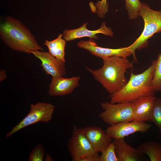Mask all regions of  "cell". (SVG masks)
Returning a JSON list of instances; mask_svg holds the SVG:
<instances>
[{
	"label": "cell",
	"mask_w": 161,
	"mask_h": 161,
	"mask_svg": "<svg viewBox=\"0 0 161 161\" xmlns=\"http://www.w3.org/2000/svg\"><path fill=\"white\" fill-rule=\"evenodd\" d=\"M101 58L103 65L101 68L93 70L86 67V69L111 95L126 85L128 81L125 73L127 69L132 68L133 63L127 57L112 56Z\"/></svg>",
	"instance_id": "obj_1"
},
{
	"label": "cell",
	"mask_w": 161,
	"mask_h": 161,
	"mask_svg": "<svg viewBox=\"0 0 161 161\" xmlns=\"http://www.w3.org/2000/svg\"><path fill=\"white\" fill-rule=\"evenodd\" d=\"M0 36L7 46L16 51L30 54L44 50L30 30L21 21L11 16L7 17L1 24Z\"/></svg>",
	"instance_id": "obj_2"
},
{
	"label": "cell",
	"mask_w": 161,
	"mask_h": 161,
	"mask_svg": "<svg viewBox=\"0 0 161 161\" xmlns=\"http://www.w3.org/2000/svg\"><path fill=\"white\" fill-rule=\"evenodd\" d=\"M156 60L143 72L135 74L131 72L129 79L120 90L110 95V102L112 103L132 102L145 96H154L156 92L152 83Z\"/></svg>",
	"instance_id": "obj_3"
},
{
	"label": "cell",
	"mask_w": 161,
	"mask_h": 161,
	"mask_svg": "<svg viewBox=\"0 0 161 161\" xmlns=\"http://www.w3.org/2000/svg\"><path fill=\"white\" fill-rule=\"evenodd\" d=\"M144 22V27L140 35L128 48L134 61H137L135 51L146 47L148 40L155 34L161 33V10L157 11L150 7L146 3H141L139 12Z\"/></svg>",
	"instance_id": "obj_4"
},
{
	"label": "cell",
	"mask_w": 161,
	"mask_h": 161,
	"mask_svg": "<svg viewBox=\"0 0 161 161\" xmlns=\"http://www.w3.org/2000/svg\"><path fill=\"white\" fill-rule=\"evenodd\" d=\"M55 108V106L50 103L39 102L30 104L28 114L6 134L7 138L28 126L40 122H48L52 119Z\"/></svg>",
	"instance_id": "obj_5"
},
{
	"label": "cell",
	"mask_w": 161,
	"mask_h": 161,
	"mask_svg": "<svg viewBox=\"0 0 161 161\" xmlns=\"http://www.w3.org/2000/svg\"><path fill=\"white\" fill-rule=\"evenodd\" d=\"M100 106L103 111L100 113L99 117L110 126L133 121L131 102L112 103L105 101L101 102Z\"/></svg>",
	"instance_id": "obj_6"
},
{
	"label": "cell",
	"mask_w": 161,
	"mask_h": 161,
	"mask_svg": "<svg viewBox=\"0 0 161 161\" xmlns=\"http://www.w3.org/2000/svg\"><path fill=\"white\" fill-rule=\"evenodd\" d=\"M68 148L73 161H79L84 157L97 153L84 134L83 128L76 126H74L69 140Z\"/></svg>",
	"instance_id": "obj_7"
},
{
	"label": "cell",
	"mask_w": 161,
	"mask_h": 161,
	"mask_svg": "<svg viewBox=\"0 0 161 161\" xmlns=\"http://www.w3.org/2000/svg\"><path fill=\"white\" fill-rule=\"evenodd\" d=\"M151 126V124L145 122H124L110 126L107 128L106 131L112 139L124 138L136 132L145 133Z\"/></svg>",
	"instance_id": "obj_8"
},
{
	"label": "cell",
	"mask_w": 161,
	"mask_h": 161,
	"mask_svg": "<svg viewBox=\"0 0 161 161\" xmlns=\"http://www.w3.org/2000/svg\"><path fill=\"white\" fill-rule=\"evenodd\" d=\"M34 56L40 60L41 65L47 75L52 77H64L66 74L65 63L57 59L49 52L36 50L31 52Z\"/></svg>",
	"instance_id": "obj_9"
},
{
	"label": "cell",
	"mask_w": 161,
	"mask_h": 161,
	"mask_svg": "<svg viewBox=\"0 0 161 161\" xmlns=\"http://www.w3.org/2000/svg\"><path fill=\"white\" fill-rule=\"evenodd\" d=\"M77 46L101 58L112 56L127 57L131 55L128 47L118 49L103 48L98 46L95 41L91 39L87 41H80L78 43Z\"/></svg>",
	"instance_id": "obj_10"
},
{
	"label": "cell",
	"mask_w": 161,
	"mask_h": 161,
	"mask_svg": "<svg viewBox=\"0 0 161 161\" xmlns=\"http://www.w3.org/2000/svg\"><path fill=\"white\" fill-rule=\"evenodd\" d=\"M156 98L154 96H145L132 102L133 121L152 122Z\"/></svg>",
	"instance_id": "obj_11"
},
{
	"label": "cell",
	"mask_w": 161,
	"mask_h": 161,
	"mask_svg": "<svg viewBox=\"0 0 161 161\" xmlns=\"http://www.w3.org/2000/svg\"><path fill=\"white\" fill-rule=\"evenodd\" d=\"M80 78L79 76L67 78L62 76L52 77L48 94L52 96H63L71 94L79 86Z\"/></svg>",
	"instance_id": "obj_12"
},
{
	"label": "cell",
	"mask_w": 161,
	"mask_h": 161,
	"mask_svg": "<svg viewBox=\"0 0 161 161\" xmlns=\"http://www.w3.org/2000/svg\"><path fill=\"white\" fill-rule=\"evenodd\" d=\"M87 24V23H86L78 28L64 30L63 38L66 41H69L84 37H88L90 39L96 40L99 38L97 34L99 33L111 37L114 35L112 29L106 27L105 22H103L100 28L95 30L88 29L86 28Z\"/></svg>",
	"instance_id": "obj_13"
},
{
	"label": "cell",
	"mask_w": 161,
	"mask_h": 161,
	"mask_svg": "<svg viewBox=\"0 0 161 161\" xmlns=\"http://www.w3.org/2000/svg\"><path fill=\"white\" fill-rule=\"evenodd\" d=\"M83 131L95 151L101 153L112 142V138L102 128L89 126L83 128Z\"/></svg>",
	"instance_id": "obj_14"
},
{
	"label": "cell",
	"mask_w": 161,
	"mask_h": 161,
	"mask_svg": "<svg viewBox=\"0 0 161 161\" xmlns=\"http://www.w3.org/2000/svg\"><path fill=\"white\" fill-rule=\"evenodd\" d=\"M119 161H138L141 160V154L138 149L127 144L124 138L114 139L113 142Z\"/></svg>",
	"instance_id": "obj_15"
},
{
	"label": "cell",
	"mask_w": 161,
	"mask_h": 161,
	"mask_svg": "<svg viewBox=\"0 0 161 161\" xmlns=\"http://www.w3.org/2000/svg\"><path fill=\"white\" fill-rule=\"evenodd\" d=\"M63 36V34H60L54 40H46L44 44L47 47L48 52L50 54L65 63V49L66 41L62 38Z\"/></svg>",
	"instance_id": "obj_16"
},
{
	"label": "cell",
	"mask_w": 161,
	"mask_h": 161,
	"mask_svg": "<svg viewBox=\"0 0 161 161\" xmlns=\"http://www.w3.org/2000/svg\"><path fill=\"white\" fill-rule=\"evenodd\" d=\"M137 148L142 154H145L151 161H161V145L154 141H148L138 145Z\"/></svg>",
	"instance_id": "obj_17"
},
{
	"label": "cell",
	"mask_w": 161,
	"mask_h": 161,
	"mask_svg": "<svg viewBox=\"0 0 161 161\" xmlns=\"http://www.w3.org/2000/svg\"><path fill=\"white\" fill-rule=\"evenodd\" d=\"M126 8L129 18L135 19L139 16V12L141 3L139 0H125Z\"/></svg>",
	"instance_id": "obj_18"
},
{
	"label": "cell",
	"mask_w": 161,
	"mask_h": 161,
	"mask_svg": "<svg viewBox=\"0 0 161 161\" xmlns=\"http://www.w3.org/2000/svg\"><path fill=\"white\" fill-rule=\"evenodd\" d=\"M155 91H161V53L156 60L154 74L152 83Z\"/></svg>",
	"instance_id": "obj_19"
},
{
	"label": "cell",
	"mask_w": 161,
	"mask_h": 161,
	"mask_svg": "<svg viewBox=\"0 0 161 161\" xmlns=\"http://www.w3.org/2000/svg\"><path fill=\"white\" fill-rule=\"evenodd\" d=\"M101 153L100 156V161H119L113 142Z\"/></svg>",
	"instance_id": "obj_20"
},
{
	"label": "cell",
	"mask_w": 161,
	"mask_h": 161,
	"mask_svg": "<svg viewBox=\"0 0 161 161\" xmlns=\"http://www.w3.org/2000/svg\"><path fill=\"white\" fill-rule=\"evenodd\" d=\"M152 122H153L161 132V99L157 98L152 113Z\"/></svg>",
	"instance_id": "obj_21"
},
{
	"label": "cell",
	"mask_w": 161,
	"mask_h": 161,
	"mask_svg": "<svg viewBox=\"0 0 161 161\" xmlns=\"http://www.w3.org/2000/svg\"><path fill=\"white\" fill-rule=\"evenodd\" d=\"M45 151L43 145L41 144L36 145L30 153L29 156V161H43L44 160Z\"/></svg>",
	"instance_id": "obj_22"
},
{
	"label": "cell",
	"mask_w": 161,
	"mask_h": 161,
	"mask_svg": "<svg viewBox=\"0 0 161 161\" xmlns=\"http://www.w3.org/2000/svg\"><path fill=\"white\" fill-rule=\"evenodd\" d=\"M107 0L98 1L95 4V11L97 16L101 18H105L109 10V6Z\"/></svg>",
	"instance_id": "obj_23"
},
{
	"label": "cell",
	"mask_w": 161,
	"mask_h": 161,
	"mask_svg": "<svg viewBox=\"0 0 161 161\" xmlns=\"http://www.w3.org/2000/svg\"><path fill=\"white\" fill-rule=\"evenodd\" d=\"M100 156L98 153H96L84 157L79 161H100Z\"/></svg>",
	"instance_id": "obj_24"
},
{
	"label": "cell",
	"mask_w": 161,
	"mask_h": 161,
	"mask_svg": "<svg viewBox=\"0 0 161 161\" xmlns=\"http://www.w3.org/2000/svg\"><path fill=\"white\" fill-rule=\"evenodd\" d=\"M7 78V75L5 70L1 69L0 70V81L2 82Z\"/></svg>",
	"instance_id": "obj_25"
},
{
	"label": "cell",
	"mask_w": 161,
	"mask_h": 161,
	"mask_svg": "<svg viewBox=\"0 0 161 161\" xmlns=\"http://www.w3.org/2000/svg\"><path fill=\"white\" fill-rule=\"evenodd\" d=\"M44 160L45 161H51L53 160L51 155L49 154H46L45 157L44 158Z\"/></svg>",
	"instance_id": "obj_26"
}]
</instances>
